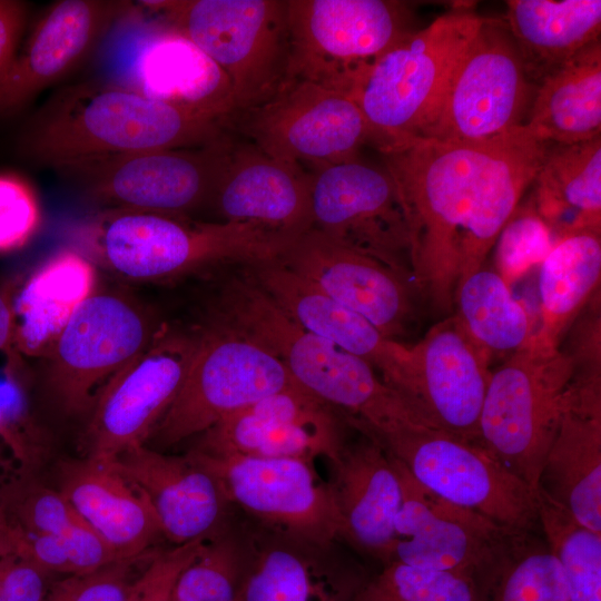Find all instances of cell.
Listing matches in <instances>:
<instances>
[{
  "instance_id": "obj_1",
  "label": "cell",
  "mask_w": 601,
  "mask_h": 601,
  "mask_svg": "<svg viewBox=\"0 0 601 601\" xmlns=\"http://www.w3.org/2000/svg\"><path fill=\"white\" fill-rule=\"evenodd\" d=\"M550 144L525 126L482 141L418 138L382 151L404 207L416 290L442 313L484 265Z\"/></svg>"
},
{
  "instance_id": "obj_2",
  "label": "cell",
  "mask_w": 601,
  "mask_h": 601,
  "mask_svg": "<svg viewBox=\"0 0 601 601\" xmlns=\"http://www.w3.org/2000/svg\"><path fill=\"white\" fill-rule=\"evenodd\" d=\"M228 130L225 120L110 81H86L53 93L29 119L19 148L56 169L112 155L204 147L229 137Z\"/></svg>"
},
{
  "instance_id": "obj_3",
  "label": "cell",
  "mask_w": 601,
  "mask_h": 601,
  "mask_svg": "<svg viewBox=\"0 0 601 601\" xmlns=\"http://www.w3.org/2000/svg\"><path fill=\"white\" fill-rule=\"evenodd\" d=\"M217 313L219 324L278 356L303 388L353 414L362 431L378 434L406 421L421 422L368 363L302 328L249 274L225 285Z\"/></svg>"
},
{
  "instance_id": "obj_4",
  "label": "cell",
  "mask_w": 601,
  "mask_h": 601,
  "mask_svg": "<svg viewBox=\"0 0 601 601\" xmlns=\"http://www.w3.org/2000/svg\"><path fill=\"white\" fill-rule=\"evenodd\" d=\"M80 249L93 263L136 282H157L203 267L278 259L296 238L259 225L201 223L184 215L109 208L81 231Z\"/></svg>"
},
{
  "instance_id": "obj_5",
  "label": "cell",
  "mask_w": 601,
  "mask_h": 601,
  "mask_svg": "<svg viewBox=\"0 0 601 601\" xmlns=\"http://www.w3.org/2000/svg\"><path fill=\"white\" fill-rule=\"evenodd\" d=\"M482 16L457 4L380 55L351 96L382 152L422 137Z\"/></svg>"
},
{
  "instance_id": "obj_6",
  "label": "cell",
  "mask_w": 601,
  "mask_h": 601,
  "mask_svg": "<svg viewBox=\"0 0 601 601\" xmlns=\"http://www.w3.org/2000/svg\"><path fill=\"white\" fill-rule=\"evenodd\" d=\"M571 358L534 332L491 373L477 444L538 495L571 382Z\"/></svg>"
},
{
  "instance_id": "obj_7",
  "label": "cell",
  "mask_w": 601,
  "mask_h": 601,
  "mask_svg": "<svg viewBox=\"0 0 601 601\" xmlns=\"http://www.w3.org/2000/svg\"><path fill=\"white\" fill-rule=\"evenodd\" d=\"M140 6L190 40L226 75L234 114L263 104L283 83L288 55L286 0H160Z\"/></svg>"
},
{
  "instance_id": "obj_8",
  "label": "cell",
  "mask_w": 601,
  "mask_h": 601,
  "mask_svg": "<svg viewBox=\"0 0 601 601\" xmlns=\"http://www.w3.org/2000/svg\"><path fill=\"white\" fill-rule=\"evenodd\" d=\"M366 435L443 500L514 533L530 532L539 522L538 495L481 445L417 421Z\"/></svg>"
},
{
  "instance_id": "obj_9",
  "label": "cell",
  "mask_w": 601,
  "mask_h": 601,
  "mask_svg": "<svg viewBox=\"0 0 601 601\" xmlns=\"http://www.w3.org/2000/svg\"><path fill=\"white\" fill-rule=\"evenodd\" d=\"M286 22L285 79L348 95L380 55L413 31L410 3L395 0H286Z\"/></svg>"
},
{
  "instance_id": "obj_10",
  "label": "cell",
  "mask_w": 601,
  "mask_h": 601,
  "mask_svg": "<svg viewBox=\"0 0 601 601\" xmlns=\"http://www.w3.org/2000/svg\"><path fill=\"white\" fill-rule=\"evenodd\" d=\"M158 332L155 317L135 297L97 288L40 356L47 396L67 415L91 411L106 383Z\"/></svg>"
},
{
  "instance_id": "obj_11",
  "label": "cell",
  "mask_w": 601,
  "mask_h": 601,
  "mask_svg": "<svg viewBox=\"0 0 601 601\" xmlns=\"http://www.w3.org/2000/svg\"><path fill=\"white\" fill-rule=\"evenodd\" d=\"M535 86L504 20L482 17L421 138L482 141L524 126Z\"/></svg>"
},
{
  "instance_id": "obj_12",
  "label": "cell",
  "mask_w": 601,
  "mask_h": 601,
  "mask_svg": "<svg viewBox=\"0 0 601 601\" xmlns=\"http://www.w3.org/2000/svg\"><path fill=\"white\" fill-rule=\"evenodd\" d=\"M295 384L269 348L217 323L199 336L183 386L149 439L175 445Z\"/></svg>"
},
{
  "instance_id": "obj_13",
  "label": "cell",
  "mask_w": 601,
  "mask_h": 601,
  "mask_svg": "<svg viewBox=\"0 0 601 601\" xmlns=\"http://www.w3.org/2000/svg\"><path fill=\"white\" fill-rule=\"evenodd\" d=\"M228 125L266 155L308 173L356 158L372 144L351 95L298 79H285L269 99L234 114Z\"/></svg>"
},
{
  "instance_id": "obj_14",
  "label": "cell",
  "mask_w": 601,
  "mask_h": 601,
  "mask_svg": "<svg viewBox=\"0 0 601 601\" xmlns=\"http://www.w3.org/2000/svg\"><path fill=\"white\" fill-rule=\"evenodd\" d=\"M231 140L85 159L55 170L110 208L184 215L211 200Z\"/></svg>"
},
{
  "instance_id": "obj_15",
  "label": "cell",
  "mask_w": 601,
  "mask_h": 601,
  "mask_svg": "<svg viewBox=\"0 0 601 601\" xmlns=\"http://www.w3.org/2000/svg\"><path fill=\"white\" fill-rule=\"evenodd\" d=\"M311 216L312 228L385 264L413 284L408 225L385 167L356 157L312 171Z\"/></svg>"
},
{
  "instance_id": "obj_16",
  "label": "cell",
  "mask_w": 601,
  "mask_h": 601,
  "mask_svg": "<svg viewBox=\"0 0 601 601\" xmlns=\"http://www.w3.org/2000/svg\"><path fill=\"white\" fill-rule=\"evenodd\" d=\"M188 455L214 475L227 502L293 538L322 546L342 534L332 485L319 479L312 462L199 449Z\"/></svg>"
},
{
  "instance_id": "obj_17",
  "label": "cell",
  "mask_w": 601,
  "mask_h": 601,
  "mask_svg": "<svg viewBox=\"0 0 601 601\" xmlns=\"http://www.w3.org/2000/svg\"><path fill=\"white\" fill-rule=\"evenodd\" d=\"M116 42L110 82L154 100L225 120L235 111L226 75L190 40L157 19L137 20L132 9Z\"/></svg>"
},
{
  "instance_id": "obj_18",
  "label": "cell",
  "mask_w": 601,
  "mask_h": 601,
  "mask_svg": "<svg viewBox=\"0 0 601 601\" xmlns=\"http://www.w3.org/2000/svg\"><path fill=\"white\" fill-rule=\"evenodd\" d=\"M198 338L159 329L150 346L106 383L91 408L86 456L115 460L145 444L179 393Z\"/></svg>"
},
{
  "instance_id": "obj_19",
  "label": "cell",
  "mask_w": 601,
  "mask_h": 601,
  "mask_svg": "<svg viewBox=\"0 0 601 601\" xmlns=\"http://www.w3.org/2000/svg\"><path fill=\"white\" fill-rule=\"evenodd\" d=\"M390 456L401 479L403 499L395 519V542L387 559L463 574L483 589L519 533L435 495Z\"/></svg>"
},
{
  "instance_id": "obj_20",
  "label": "cell",
  "mask_w": 601,
  "mask_h": 601,
  "mask_svg": "<svg viewBox=\"0 0 601 601\" xmlns=\"http://www.w3.org/2000/svg\"><path fill=\"white\" fill-rule=\"evenodd\" d=\"M408 354L402 398L425 425L477 444L490 355L455 314L433 325Z\"/></svg>"
},
{
  "instance_id": "obj_21",
  "label": "cell",
  "mask_w": 601,
  "mask_h": 601,
  "mask_svg": "<svg viewBox=\"0 0 601 601\" xmlns=\"http://www.w3.org/2000/svg\"><path fill=\"white\" fill-rule=\"evenodd\" d=\"M203 434L197 449L207 452L312 463L325 457L333 465L345 447L333 407L298 384L260 398Z\"/></svg>"
},
{
  "instance_id": "obj_22",
  "label": "cell",
  "mask_w": 601,
  "mask_h": 601,
  "mask_svg": "<svg viewBox=\"0 0 601 601\" xmlns=\"http://www.w3.org/2000/svg\"><path fill=\"white\" fill-rule=\"evenodd\" d=\"M397 341L412 318L413 284L385 264L311 228L277 259ZM398 342V341H397Z\"/></svg>"
},
{
  "instance_id": "obj_23",
  "label": "cell",
  "mask_w": 601,
  "mask_h": 601,
  "mask_svg": "<svg viewBox=\"0 0 601 601\" xmlns=\"http://www.w3.org/2000/svg\"><path fill=\"white\" fill-rule=\"evenodd\" d=\"M134 4L127 1L60 0L35 23L0 80V114L19 111L87 58Z\"/></svg>"
},
{
  "instance_id": "obj_24",
  "label": "cell",
  "mask_w": 601,
  "mask_h": 601,
  "mask_svg": "<svg viewBox=\"0 0 601 601\" xmlns=\"http://www.w3.org/2000/svg\"><path fill=\"white\" fill-rule=\"evenodd\" d=\"M247 272L297 325L362 358L398 392L410 362L407 345L385 337L370 321L277 259L249 264Z\"/></svg>"
},
{
  "instance_id": "obj_25",
  "label": "cell",
  "mask_w": 601,
  "mask_h": 601,
  "mask_svg": "<svg viewBox=\"0 0 601 601\" xmlns=\"http://www.w3.org/2000/svg\"><path fill=\"white\" fill-rule=\"evenodd\" d=\"M211 200L226 221L292 238L312 228L311 173L231 140Z\"/></svg>"
},
{
  "instance_id": "obj_26",
  "label": "cell",
  "mask_w": 601,
  "mask_h": 601,
  "mask_svg": "<svg viewBox=\"0 0 601 601\" xmlns=\"http://www.w3.org/2000/svg\"><path fill=\"white\" fill-rule=\"evenodd\" d=\"M59 491L120 560L140 559L162 536L145 494L115 460L86 456L59 465Z\"/></svg>"
},
{
  "instance_id": "obj_27",
  "label": "cell",
  "mask_w": 601,
  "mask_h": 601,
  "mask_svg": "<svg viewBox=\"0 0 601 601\" xmlns=\"http://www.w3.org/2000/svg\"><path fill=\"white\" fill-rule=\"evenodd\" d=\"M115 463L149 501L162 536L175 545L209 538L227 501L214 475L188 454L167 455L144 444Z\"/></svg>"
},
{
  "instance_id": "obj_28",
  "label": "cell",
  "mask_w": 601,
  "mask_h": 601,
  "mask_svg": "<svg viewBox=\"0 0 601 601\" xmlns=\"http://www.w3.org/2000/svg\"><path fill=\"white\" fill-rule=\"evenodd\" d=\"M538 492L581 525L601 533V400L579 397L568 388Z\"/></svg>"
},
{
  "instance_id": "obj_29",
  "label": "cell",
  "mask_w": 601,
  "mask_h": 601,
  "mask_svg": "<svg viewBox=\"0 0 601 601\" xmlns=\"http://www.w3.org/2000/svg\"><path fill=\"white\" fill-rule=\"evenodd\" d=\"M331 484L342 534L383 558L395 542V519L402 504L400 475L390 454L373 437L345 449Z\"/></svg>"
},
{
  "instance_id": "obj_30",
  "label": "cell",
  "mask_w": 601,
  "mask_h": 601,
  "mask_svg": "<svg viewBox=\"0 0 601 601\" xmlns=\"http://www.w3.org/2000/svg\"><path fill=\"white\" fill-rule=\"evenodd\" d=\"M96 289V265L80 249H61L39 265L14 288L18 353L40 357Z\"/></svg>"
},
{
  "instance_id": "obj_31",
  "label": "cell",
  "mask_w": 601,
  "mask_h": 601,
  "mask_svg": "<svg viewBox=\"0 0 601 601\" xmlns=\"http://www.w3.org/2000/svg\"><path fill=\"white\" fill-rule=\"evenodd\" d=\"M506 8L504 22L535 87L600 40V0H510Z\"/></svg>"
},
{
  "instance_id": "obj_32",
  "label": "cell",
  "mask_w": 601,
  "mask_h": 601,
  "mask_svg": "<svg viewBox=\"0 0 601 601\" xmlns=\"http://www.w3.org/2000/svg\"><path fill=\"white\" fill-rule=\"evenodd\" d=\"M524 126L540 141L573 145L601 137V41L536 86Z\"/></svg>"
},
{
  "instance_id": "obj_33",
  "label": "cell",
  "mask_w": 601,
  "mask_h": 601,
  "mask_svg": "<svg viewBox=\"0 0 601 601\" xmlns=\"http://www.w3.org/2000/svg\"><path fill=\"white\" fill-rule=\"evenodd\" d=\"M530 197L558 238L601 228V137L573 145L550 144Z\"/></svg>"
},
{
  "instance_id": "obj_34",
  "label": "cell",
  "mask_w": 601,
  "mask_h": 601,
  "mask_svg": "<svg viewBox=\"0 0 601 601\" xmlns=\"http://www.w3.org/2000/svg\"><path fill=\"white\" fill-rule=\"evenodd\" d=\"M601 228H584L554 240L540 265L541 324L534 333L560 346L563 335L599 290Z\"/></svg>"
},
{
  "instance_id": "obj_35",
  "label": "cell",
  "mask_w": 601,
  "mask_h": 601,
  "mask_svg": "<svg viewBox=\"0 0 601 601\" xmlns=\"http://www.w3.org/2000/svg\"><path fill=\"white\" fill-rule=\"evenodd\" d=\"M454 313L469 335L490 355H511L534 332L524 304L484 265L456 284Z\"/></svg>"
},
{
  "instance_id": "obj_36",
  "label": "cell",
  "mask_w": 601,
  "mask_h": 601,
  "mask_svg": "<svg viewBox=\"0 0 601 601\" xmlns=\"http://www.w3.org/2000/svg\"><path fill=\"white\" fill-rule=\"evenodd\" d=\"M482 601H569L562 568L546 542L516 534L483 585Z\"/></svg>"
},
{
  "instance_id": "obj_37",
  "label": "cell",
  "mask_w": 601,
  "mask_h": 601,
  "mask_svg": "<svg viewBox=\"0 0 601 601\" xmlns=\"http://www.w3.org/2000/svg\"><path fill=\"white\" fill-rule=\"evenodd\" d=\"M237 601H339L329 574L300 551L263 552L238 584Z\"/></svg>"
},
{
  "instance_id": "obj_38",
  "label": "cell",
  "mask_w": 601,
  "mask_h": 601,
  "mask_svg": "<svg viewBox=\"0 0 601 601\" xmlns=\"http://www.w3.org/2000/svg\"><path fill=\"white\" fill-rule=\"evenodd\" d=\"M538 519L562 568L569 601H601V533L578 523L541 492Z\"/></svg>"
},
{
  "instance_id": "obj_39",
  "label": "cell",
  "mask_w": 601,
  "mask_h": 601,
  "mask_svg": "<svg viewBox=\"0 0 601 601\" xmlns=\"http://www.w3.org/2000/svg\"><path fill=\"white\" fill-rule=\"evenodd\" d=\"M356 601H482V588L463 574L390 561Z\"/></svg>"
},
{
  "instance_id": "obj_40",
  "label": "cell",
  "mask_w": 601,
  "mask_h": 601,
  "mask_svg": "<svg viewBox=\"0 0 601 601\" xmlns=\"http://www.w3.org/2000/svg\"><path fill=\"white\" fill-rule=\"evenodd\" d=\"M552 245L551 230L529 198L519 204L494 243V269L511 287L541 265Z\"/></svg>"
},
{
  "instance_id": "obj_41",
  "label": "cell",
  "mask_w": 601,
  "mask_h": 601,
  "mask_svg": "<svg viewBox=\"0 0 601 601\" xmlns=\"http://www.w3.org/2000/svg\"><path fill=\"white\" fill-rule=\"evenodd\" d=\"M20 558L62 575L85 574L122 561L91 528L67 536L24 534Z\"/></svg>"
},
{
  "instance_id": "obj_42",
  "label": "cell",
  "mask_w": 601,
  "mask_h": 601,
  "mask_svg": "<svg viewBox=\"0 0 601 601\" xmlns=\"http://www.w3.org/2000/svg\"><path fill=\"white\" fill-rule=\"evenodd\" d=\"M8 496L1 512L24 534L67 536L90 528L59 490L26 484Z\"/></svg>"
},
{
  "instance_id": "obj_43",
  "label": "cell",
  "mask_w": 601,
  "mask_h": 601,
  "mask_svg": "<svg viewBox=\"0 0 601 601\" xmlns=\"http://www.w3.org/2000/svg\"><path fill=\"white\" fill-rule=\"evenodd\" d=\"M238 584L233 549L209 542L178 575L171 601H237Z\"/></svg>"
},
{
  "instance_id": "obj_44",
  "label": "cell",
  "mask_w": 601,
  "mask_h": 601,
  "mask_svg": "<svg viewBox=\"0 0 601 601\" xmlns=\"http://www.w3.org/2000/svg\"><path fill=\"white\" fill-rule=\"evenodd\" d=\"M42 213L28 180L14 173L0 174V253L22 248L39 230Z\"/></svg>"
},
{
  "instance_id": "obj_45",
  "label": "cell",
  "mask_w": 601,
  "mask_h": 601,
  "mask_svg": "<svg viewBox=\"0 0 601 601\" xmlns=\"http://www.w3.org/2000/svg\"><path fill=\"white\" fill-rule=\"evenodd\" d=\"M148 555L52 581L43 601H126L134 568Z\"/></svg>"
},
{
  "instance_id": "obj_46",
  "label": "cell",
  "mask_w": 601,
  "mask_h": 601,
  "mask_svg": "<svg viewBox=\"0 0 601 601\" xmlns=\"http://www.w3.org/2000/svg\"><path fill=\"white\" fill-rule=\"evenodd\" d=\"M209 542V538H203L152 553L132 580L126 601H171L178 575Z\"/></svg>"
},
{
  "instance_id": "obj_47",
  "label": "cell",
  "mask_w": 601,
  "mask_h": 601,
  "mask_svg": "<svg viewBox=\"0 0 601 601\" xmlns=\"http://www.w3.org/2000/svg\"><path fill=\"white\" fill-rule=\"evenodd\" d=\"M53 574L32 561L11 556L0 579V601H43Z\"/></svg>"
},
{
  "instance_id": "obj_48",
  "label": "cell",
  "mask_w": 601,
  "mask_h": 601,
  "mask_svg": "<svg viewBox=\"0 0 601 601\" xmlns=\"http://www.w3.org/2000/svg\"><path fill=\"white\" fill-rule=\"evenodd\" d=\"M27 22V6L21 1L0 0V80L11 67L20 48Z\"/></svg>"
},
{
  "instance_id": "obj_49",
  "label": "cell",
  "mask_w": 601,
  "mask_h": 601,
  "mask_svg": "<svg viewBox=\"0 0 601 601\" xmlns=\"http://www.w3.org/2000/svg\"><path fill=\"white\" fill-rule=\"evenodd\" d=\"M14 288L16 284L0 282V352L6 354L10 370L21 364L14 343Z\"/></svg>"
},
{
  "instance_id": "obj_50",
  "label": "cell",
  "mask_w": 601,
  "mask_h": 601,
  "mask_svg": "<svg viewBox=\"0 0 601 601\" xmlns=\"http://www.w3.org/2000/svg\"><path fill=\"white\" fill-rule=\"evenodd\" d=\"M24 534L13 526L0 511V559L22 556Z\"/></svg>"
},
{
  "instance_id": "obj_51",
  "label": "cell",
  "mask_w": 601,
  "mask_h": 601,
  "mask_svg": "<svg viewBox=\"0 0 601 601\" xmlns=\"http://www.w3.org/2000/svg\"><path fill=\"white\" fill-rule=\"evenodd\" d=\"M12 418V410L8 406L7 402L0 398V434L8 432Z\"/></svg>"
},
{
  "instance_id": "obj_52",
  "label": "cell",
  "mask_w": 601,
  "mask_h": 601,
  "mask_svg": "<svg viewBox=\"0 0 601 601\" xmlns=\"http://www.w3.org/2000/svg\"><path fill=\"white\" fill-rule=\"evenodd\" d=\"M9 558H11V556H9ZM9 558L0 559V579H1L2 571L4 569V565H6Z\"/></svg>"
}]
</instances>
